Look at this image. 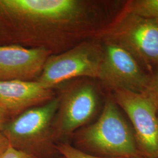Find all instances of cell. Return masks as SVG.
Wrapping results in <instances>:
<instances>
[{
	"instance_id": "cell-12",
	"label": "cell",
	"mask_w": 158,
	"mask_h": 158,
	"mask_svg": "<svg viewBox=\"0 0 158 158\" xmlns=\"http://www.w3.org/2000/svg\"><path fill=\"white\" fill-rule=\"evenodd\" d=\"M55 149L60 153L64 158H106L93 155L90 153L85 152L66 143L56 144Z\"/></svg>"
},
{
	"instance_id": "cell-8",
	"label": "cell",
	"mask_w": 158,
	"mask_h": 158,
	"mask_svg": "<svg viewBox=\"0 0 158 158\" xmlns=\"http://www.w3.org/2000/svg\"><path fill=\"white\" fill-rule=\"evenodd\" d=\"M134 16L104 36L108 42L126 45L145 61L158 62V20Z\"/></svg>"
},
{
	"instance_id": "cell-14",
	"label": "cell",
	"mask_w": 158,
	"mask_h": 158,
	"mask_svg": "<svg viewBox=\"0 0 158 158\" xmlns=\"http://www.w3.org/2000/svg\"><path fill=\"white\" fill-rule=\"evenodd\" d=\"M11 115L8 113L6 110L0 106V131L1 132L3 128L11 119Z\"/></svg>"
},
{
	"instance_id": "cell-15",
	"label": "cell",
	"mask_w": 158,
	"mask_h": 158,
	"mask_svg": "<svg viewBox=\"0 0 158 158\" xmlns=\"http://www.w3.org/2000/svg\"><path fill=\"white\" fill-rule=\"evenodd\" d=\"M10 146L8 141L4 135L0 131V156L6 152Z\"/></svg>"
},
{
	"instance_id": "cell-16",
	"label": "cell",
	"mask_w": 158,
	"mask_h": 158,
	"mask_svg": "<svg viewBox=\"0 0 158 158\" xmlns=\"http://www.w3.org/2000/svg\"><path fill=\"white\" fill-rule=\"evenodd\" d=\"M153 91L152 93L148 94L149 96H151L155 100V102H156L157 104L158 105V77L155 83V84L151 85L150 91Z\"/></svg>"
},
{
	"instance_id": "cell-13",
	"label": "cell",
	"mask_w": 158,
	"mask_h": 158,
	"mask_svg": "<svg viewBox=\"0 0 158 158\" xmlns=\"http://www.w3.org/2000/svg\"><path fill=\"white\" fill-rule=\"evenodd\" d=\"M0 158H39L34 155L29 154L28 153L23 152L21 151L18 150L17 149L11 147H8V149L1 156Z\"/></svg>"
},
{
	"instance_id": "cell-3",
	"label": "cell",
	"mask_w": 158,
	"mask_h": 158,
	"mask_svg": "<svg viewBox=\"0 0 158 158\" xmlns=\"http://www.w3.org/2000/svg\"><path fill=\"white\" fill-rule=\"evenodd\" d=\"M59 100L54 97L11 119L1 131L10 145L39 158L56 150L53 122Z\"/></svg>"
},
{
	"instance_id": "cell-4",
	"label": "cell",
	"mask_w": 158,
	"mask_h": 158,
	"mask_svg": "<svg viewBox=\"0 0 158 158\" xmlns=\"http://www.w3.org/2000/svg\"><path fill=\"white\" fill-rule=\"evenodd\" d=\"M103 51L94 44L81 42L47 59L42 73L35 81L47 89L70 79L89 77L98 78Z\"/></svg>"
},
{
	"instance_id": "cell-6",
	"label": "cell",
	"mask_w": 158,
	"mask_h": 158,
	"mask_svg": "<svg viewBox=\"0 0 158 158\" xmlns=\"http://www.w3.org/2000/svg\"><path fill=\"white\" fill-rule=\"evenodd\" d=\"M98 79L115 90L148 94L152 83L130 52L121 46L108 42Z\"/></svg>"
},
{
	"instance_id": "cell-10",
	"label": "cell",
	"mask_w": 158,
	"mask_h": 158,
	"mask_svg": "<svg viewBox=\"0 0 158 158\" xmlns=\"http://www.w3.org/2000/svg\"><path fill=\"white\" fill-rule=\"evenodd\" d=\"M53 91L36 81L0 80V106L14 118L28 109L51 100L54 98Z\"/></svg>"
},
{
	"instance_id": "cell-1",
	"label": "cell",
	"mask_w": 158,
	"mask_h": 158,
	"mask_svg": "<svg viewBox=\"0 0 158 158\" xmlns=\"http://www.w3.org/2000/svg\"><path fill=\"white\" fill-rule=\"evenodd\" d=\"M91 12L81 0H0V45L60 53L81 42L91 27Z\"/></svg>"
},
{
	"instance_id": "cell-5",
	"label": "cell",
	"mask_w": 158,
	"mask_h": 158,
	"mask_svg": "<svg viewBox=\"0 0 158 158\" xmlns=\"http://www.w3.org/2000/svg\"><path fill=\"white\" fill-rule=\"evenodd\" d=\"M115 100L127 114L134 127L141 156H158V105L148 94L115 90Z\"/></svg>"
},
{
	"instance_id": "cell-17",
	"label": "cell",
	"mask_w": 158,
	"mask_h": 158,
	"mask_svg": "<svg viewBox=\"0 0 158 158\" xmlns=\"http://www.w3.org/2000/svg\"><path fill=\"white\" fill-rule=\"evenodd\" d=\"M135 158H158V156H152V157H147V156H139L138 157Z\"/></svg>"
},
{
	"instance_id": "cell-11",
	"label": "cell",
	"mask_w": 158,
	"mask_h": 158,
	"mask_svg": "<svg viewBox=\"0 0 158 158\" xmlns=\"http://www.w3.org/2000/svg\"><path fill=\"white\" fill-rule=\"evenodd\" d=\"M129 8L133 15L158 20V0L132 1Z\"/></svg>"
},
{
	"instance_id": "cell-9",
	"label": "cell",
	"mask_w": 158,
	"mask_h": 158,
	"mask_svg": "<svg viewBox=\"0 0 158 158\" xmlns=\"http://www.w3.org/2000/svg\"><path fill=\"white\" fill-rule=\"evenodd\" d=\"M52 55L44 48L0 45V80L35 81Z\"/></svg>"
},
{
	"instance_id": "cell-7",
	"label": "cell",
	"mask_w": 158,
	"mask_h": 158,
	"mask_svg": "<svg viewBox=\"0 0 158 158\" xmlns=\"http://www.w3.org/2000/svg\"><path fill=\"white\" fill-rule=\"evenodd\" d=\"M53 122L56 139L68 137L90 121L98 105L96 90L90 85H72L59 96Z\"/></svg>"
},
{
	"instance_id": "cell-2",
	"label": "cell",
	"mask_w": 158,
	"mask_h": 158,
	"mask_svg": "<svg viewBox=\"0 0 158 158\" xmlns=\"http://www.w3.org/2000/svg\"><path fill=\"white\" fill-rule=\"evenodd\" d=\"M76 140L80 147L98 156L135 158L141 156L134 131L116 103L110 100L106 102L99 118L81 130Z\"/></svg>"
}]
</instances>
